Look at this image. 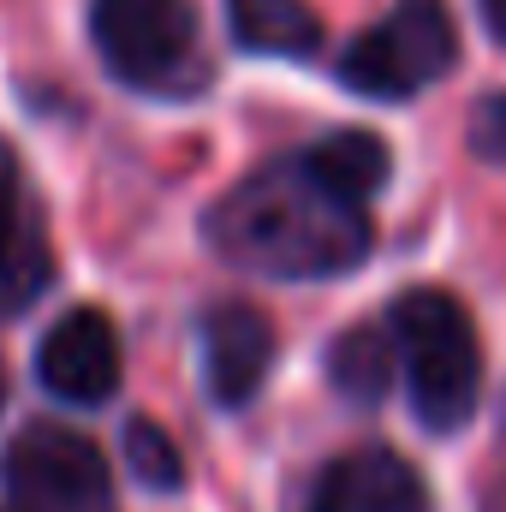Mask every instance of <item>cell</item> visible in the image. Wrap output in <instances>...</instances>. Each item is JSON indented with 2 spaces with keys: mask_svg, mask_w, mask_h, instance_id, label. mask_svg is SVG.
Here are the masks:
<instances>
[{
  "mask_svg": "<svg viewBox=\"0 0 506 512\" xmlns=\"http://www.w3.org/2000/svg\"><path fill=\"white\" fill-rule=\"evenodd\" d=\"M0 512H24V507H0Z\"/></svg>",
  "mask_w": 506,
  "mask_h": 512,
  "instance_id": "obj_16",
  "label": "cell"
},
{
  "mask_svg": "<svg viewBox=\"0 0 506 512\" xmlns=\"http://www.w3.org/2000/svg\"><path fill=\"white\" fill-rule=\"evenodd\" d=\"M90 36L102 66L143 96H191L209 78L191 0H96Z\"/></svg>",
  "mask_w": 506,
  "mask_h": 512,
  "instance_id": "obj_3",
  "label": "cell"
},
{
  "mask_svg": "<svg viewBox=\"0 0 506 512\" xmlns=\"http://www.w3.org/2000/svg\"><path fill=\"white\" fill-rule=\"evenodd\" d=\"M453 60H459V30L447 0H393L376 30H364L346 48L340 84L370 102H405L435 78H447Z\"/></svg>",
  "mask_w": 506,
  "mask_h": 512,
  "instance_id": "obj_4",
  "label": "cell"
},
{
  "mask_svg": "<svg viewBox=\"0 0 506 512\" xmlns=\"http://www.w3.org/2000/svg\"><path fill=\"white\" fill-rule=\"evenodd\" d=\"M304 161L316 167L322 185H334L340 197H352L364 209H370V197L393 173V155H387V143H381L376 131H328L316 149H304Z\"/></svg>",
  "mask_w": 506,
  "mask_h": 512,
  "instance_id": "obj_11",
  "label": "cell"
},
{
  "mask_svg": "<svg viewBox=\"0 0 506 512\" xmlns=\"http://www.w3.org/2000/svg\"><path fill=\"white\" fill-rule=\"evenodd\" d=\"M310 512H429V483L393 447H352L322 465Z\"/></svg>",
  "mask_w": 506,
  "mask_h": 512,
  "instance_id": "obj_7",
  "label": "cell"
},
{
  "mask_svg": "<svg viewBox=\"0 0 506 512\" xmlns=\"http://www.w3.org/2000/svg\"><path fill=\"white\" fill-rule=\"evenodd\" d=\"M36 376L54 399H72V405H102L114 399L120 387V334L102 310H66L48 334H42V352H36Z\"/></svg>",
  "mask_w": 506,
  "mask_h": 512,
  "instance_id": "obj_6",
  "label": "cell"
},
{
  "mask_svg": "<svg viewBox=\"0 0 506 512\" xmlns=\"http://www.w3.org/2000/svg\"><path fill=\"white\" fill-rule=\"evenodd\" d=\"M227 18H233V42L251 54L304 60L322 42V18L310 12V0H227Z\"/></svg>",
  "mask_w": 506,
  "mask_h": 512,
  "instance_id": "obj_10",
  "label": "cell"
},
{
  "mask_svg": "<svg viewBox=\"0 0 506 512\" xmlns=\"http://www.w3.org/2000/svg\"><path fill=\"white\" fill-rule=\"evenodd\" d=\"M274 370V328L256 304H215L203 316V387L221 411L251 405L262 376Z\"/></svg>",
  "mask_w": 506,
  "mask_h": 512,
  "instance_id": "obj_8",
  "label": "cell"
},
{
  "mask_svg": "<svg viewBox=\"0 0 506 512\" xmlns=\"http://www.w3.org/2000/svg\"><path fill=\"white\" fill-rule=\"evenodd\" d=\"M328 382L352 405H381V393L393 382V340L376 328H346L328 352Z\"/></svg>",
  "mask_w": 506,
  "mask_h": 512,
  "instance_id": "obj_12",
  "label": "cell"
},
{
  "mask_svg": "<svg viewBox=\"0 0 506 512\" xmlns=\"http://www.w3.org/2000/svg\"><path fill=\"white\" fill-rule=\"evenodd\" d=\"M48 280H54V262H48L42 221H36V209H30L18 155L0 143V310L36 304Z\"/></svg>",
  "mask_w": 506,
  "mask_h": 512,
  "instance_id": "obj_9",
  "label": "cell"
},
{
  "mask_svg": "<svg viewBox=\"0 0 506 512\" xmlns=\"http://www.w3.org/2000/svg\"><path fill=\"white\" fill-rule=\"evenodd\" d=\"M393 352L405 364V393L423 429L453 435L471 423L483 393V340L471 310L441 286H411L387 310Z\"/></svg>",
  "mask_w": 506,
  "mask_h": 512,
  "instance_id": "obj_2",
  "label": "cell"
},
{
  "mask_svg": "<svg viewBox=\"0 0 506 512\" xmlns=\"http://www.w3.org/2000/svg\"><path fill=\"white\" fill-rule=\"evenodd\" d=\"M471 149L483 161L506 167V96H483L477 114H471Z\"/></svg>",
  "mask_w": 506,
  "mask_h": 512,
  "instance_id": "obj_14",
  "label": "cell"
},
{
  "mask_svg": "<svg viewBox=\"0 0 506 512\" xmlns=\"http://www.w3.org/2000/svg\"><path fill=\"white\" fill-rule=\"evenodd\" d=\"M483 6V24H489V36L495 42H506V0H477Z\"/></svg>",
  "mask_w": 506,
  "mask_h": 512,
  "instance_id": "obj_15",
  "label": "cell"
},
{
  "mask_svg": "<svg viewBox=\"0 0 506 512\" xmlns=\"http://www.w3.org/2000/svg\"><path fill=\"white\" fill-rule=\"evenodd\" d=\"M6 507L24 512H114L108 459L90 435L30 423L6 453Z\"/></svg>",
  "mask_w": 506,
  "mask_h": 512,
  "instance_id": "obj_5",
  "label": "cell"
},
{
  "mask_svg": "<svg viewBox=\"0 0 506 512\" xmlns=\"http://www.w3.org/2000/svg\"><path fill=\"white\" fill-rule=\"evenodd\" d=\"M209 239L233 268L268 280H328L370 256V209L316 179L304 155L239 179L209 209Z\"/></svg>",
  "mask_w": 506,
  "mask_h": 512,
  "instance_id": "obj_1",
  "label": "cell"
},
{
  "mask_svg": "<svg viewBox=\"0 0 506 512\" xmlns=\"http://www.w3.org/2000/svg\"><path fill=\"white\" fill-rule=\"evenodd\" d=\"M126 459H131V471H137L149 489H179V483H185V465H179L173 435L155 429L149 417H131L126 423Z\"/></svg>",
  "mask_w": 506,
  "mask_h": 512,
  "instance_id": "obj_13",
  "label": "cell"
}]
</instances>
